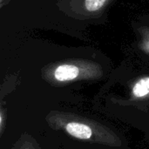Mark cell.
I'll return each mask as SVG.
<instances>
[{
	"label": "cell",
	"mask_w": 149,
	"mask_h": 149,
	"mask_svg": "<svg viewBox=\"0 0 149 149\" xmlns=\"http://www.w3.org/2000/svg\"><path fill=\"white\" fill-rule=\"evenodd\" d=\"M132 96L136 100H144L149 97V76L143 77L134 83L132 87Z\"/></svg>",
	"instance_id": "3"
},
{
	"label": "cell",
	"mask_w": 149,
	"mask_h": 149,
	"mask_svg": "<svg viewBox=\"0 0 149 149\" xmlns=\"http://www.w3.org/2000/svg\"><path fill=\"white\" fill-rule=\"evenodd\" d=\"M12 149H40V147L31 135H24L19 139Z\"/></svg>",
	"instance_id": "4"
},
{
	"label": "cell",
	"mask_w": 149,
	"mask_h": 149,
	"mask_svg": "<svg viewBox=\"0 0 149 149\" xmlns=\"http://www.w3.org/2000/svg\"><path fill=\"white\" fill-rule=\"evenodd\" d=\"M52 80L58 83H67L80 79L81 70L73 64H62L53 69L51 74Z\"/></svg>",
	"instance_id": "2"
},
{
	"label": "cell",
	"mask_w": 149,
	"mask_h": 149,
	"mask_svg": "<svg viewBox=\"0 0 149 149\" xmlns=\"http://www.w3.org/2000/svg\"><path fill=\"white\" fill-rule=\"evenodd\" d=\"M107 0H85V6L89 11H96L105 4Z\"/></svg>",
	"instance_id": "5"
},
{
	"label": "cell",
	"mask_w": 149,
	"mask_h": 149,
	"mask_svg": "<svg viewBox=\"0 0 149 149\" xmlns=\"http://www.w3.org/2000/svg\"><path fill=\"white\" fill-rule=\"evenodd\" d=\"M46 121L51 128L64 131L71 137L83 141L109 147L121 146V140L112 129L86 117L52 111L47 114Z\"/></svg>",
	"instance_id": "1"
}]
</instances>
